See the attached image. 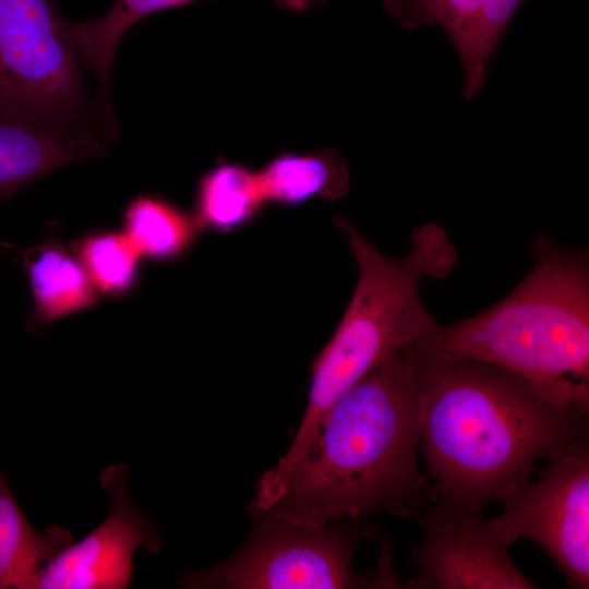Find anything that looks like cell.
<instances>
[{
	"mask_svg": "<svg viewBox=\"0 0 589 589\" xmlns=\"http://www.w3.org/2000/svg\"><path fill=\"white\" fill-rule=\"evenodd\" d=\"M408 358L434 497L482 510L530 479L539 461L588 437V411L553 402L506 369L468 359Z\"/></svg>",
	"mask_w": 589,
	"mask_h": 589,
	"instance_id": "obj_1",
	"label": "cell"
},
{
	"mask_svg": "<svg viewBox=\"0 0 589 589\" xmlns=\"http://www.w3.org/2000/svg\"><path fill=\"white\" fill-rule=\"evenodd\" d=\"M421 398L404 349L330 407L303 456L254 516L317 526L376 512L408 517L434 500L420 471Z\"/></svg>",
	"mask_w": 589,
	"mask_h": 589,
	"instance_id": "obj_2",
	"label": "cell"
},
{
	"mask_svg": "<svg viewBox=\"0 0 589 589\" xmlns=\"http://www.w3.org/2000/svg\"><path fill=\"white\" fill-rule=\"evenodd\" d=\"M533 263L501 301L438 325L405 348L410 358L488 362L533 384L561 406L589 410V254L545 232L530 243Z\"/></svg>",
	"mask_w": 589,
	"mask_h": 589,
	"instance_id": "obj_3",
	"label": "cell"
},
{
	"mask_svg": "<svg viewBox=\"0 0 589 589\" xmlns=\"http://www.w3.org/2000/svg\"><path fill=\"white\" fill-rule=\"evenodd\" d=\"M358 265V280L330 340L312 365L305 412L287 452L265 472L279 483L303 456L330 407L377 364L434 330L440 324L424 306L420 284L444 279L458 251L437 224L411 231V251L390 259L344 217L334 219Z\"/></svg>",
	"mask_w": 589,
	"mask_h": 589,
	"instance_id": "obj_4",
	"label": "cell"
},
{
	"mask_svg": "<svg viewBox=\"0 0 589 589\" xmlns=\"http://www.w3.org/2000/svg\"><path fill=\"white\" fill-rule=\"evenodd\" d=\"M244 545L221 563L184 570L189 589H351L402 588L383 561L374 574L357 573L352 561L362 541L374 540L377 526L363 519L317 526L255 516Z\"/></svg>",
	"mask_w": 589,
	"mask_h": 589,
	"instance_id": "obj_5",
	"label": "cell"
},
{
	"mask_svg": "<svg viewBox=\"0 0 589 589\" xmlns=\"http://www.w3.org/2000/svg\"><path fill=\"white\" fill-rule=\"evenodd\" d=\"M79 61L53 0H0V117L49 128L75 118L85 105Z\"/></svg>",
	"mask_w": 589,
	"mask_h": 589,
	"instance_id": "obj_6",
	"label": "cell"
},
{
	"mask_svg": "<svg viewBox=\"0 0 589 589\" xmlns=\"http://www.w3.org/2000/svg\"><path fill=\"white\" fill-rule=\"evenodd\" d=\"M504 512L490 519L508 546L529 539L544 550L567 585L589 587V447L575 441L548 459L536 480L503 494Z\"/></svg>",
	"mask_w": 589,
	"mask_h": 589,
	"instance_id": "obj_7",
	"label": "cell"
},
{
	"mask_svg": "<svg viewBox=\"0 0 589 589\" xmlns=\"http://www.w3.org/2000/svg\"><path fill=\"white\" fill-rule=\"evenodd\" d=\"M411 519L423 531L411 549L418 574L408 589H536L515 565L508 545L493 530L482 510L467 508L445 498L416 510Z\"/></svg>",
	"mask_w": 589,
	"mask_h": 589,
	"instance_id": "obj_8",
	"label": "cell"
},
{
	"mask_svg": "<svg viewBox=\"0 0 589 589\" xmlns=\"http://www.w3.org/2000/svg\"><path fill=\"white\" fill-rule=\"evenodd\" d=\"M130 474L125 464H113L100 471V484L111 498L108 516L82 540L69 543L46 563L35 589L128 588L136 550L161 551L163 540L156 527L131 502Z\"/></svg>",
	"mask_w": 589,
	"mask_h": 589,
	"instance_id": "obj_9",
	"label": "cell"
},
{
	"mask_svg": "<svg viewBox=\"0 0 589 589\" xmlns=\"http://www.w3.org/2000/svg\"><path fill=\"white\" fill-rule=\"evenodd\" d=\"M105 153L89 133L0 117V200L55 170Z\"/></svg>",
	"mask_w": 589,
	"mask_h": 589,
	"instance_id": "obj_10",
	"label": "cell"
},
{
	"mask_svg": "<svg viewBox=\"0 0 589 589\" xmlns=\"http://www.w3.org/2000/svg\"><path fill=\"white\" fill-rule=\"evenodd\" d=\"M22 264L33 298L29 329H39L98 302L99 294L71 245L51 237L25 249Z\"/></svg>",
	"mask_w": 589,
	"mask_h": 589,
	"instance_id": "obj_11",
	"label": "cell"
},
{
	"mask_svg": "<svg viewBox=\"0 0 589 589\" xmlns=\"http://www.w3.org/2000/svg\"><path fill=\"white\" fill-rule=\"evenodd\" d=\"M192 1L195 0H117L111 9L98 20L69 22V32L79 59L94 73L99 84L105 125L116 122L110 106V76L115 56L123 35L134 23L148 14ZM275 1L281 8L302 12L317 0Z\"/></svg>",
	"mask_w": 589,
	"mask_h": 589,
	"instance_id": "obj_12",
	"label": "cell"
},
{
	"mask_svg": "<svg viewBox=\"0 0 589 589\" xmlns=\"http://www.w3.org/2000/svg\"><path fill=\"white\" fill-rule=\"evenodd\" d=\"M71 542L59 526L32 527L0 468V589H35L43 566Z\"/></svg>",
	"mask_w": 589,
	"mask_h": 589,
	"instance_id": "obj_13",
	"label": "cell"
},
{
	"mask_svg": "<svg viewBox=\"0 0 589 589\" xmlns=\"http://www.w3.org/2000/svg\"><path fill=\"white\" fill-rule=\"evenodd\" d=\"M257 178L266 202L284 205H298L314 196L334 201L345 195L349 185L348 166L332 149L281 154L259 171Z\"/></svg>",
	"mask_w": 589,
	"mask_h": 589,
	"instance_id": "obj_14",
	"label": "cell"
},
{
	"mask_svg": "<svg viewBox=\"0 0 589 589\" xmlns=\"http://www.w3.org/2000/svg\"><path fill=\"white\" fill-rule=\"evenodd\" d=\"M122 229L142 259L158 263L183 256L201 232L193 215L151 194L129 202L122 214Z\"/></svg>",
	"mask_w": 589,
	"mask_h": 589,
	"instance_id": "obj_15",
	"label": "cell"
},
{
	"mask_svg": "<svg viewBox=\"0 0 589 589\" xmlns=\"http://www.w3.org/2000/svg\"><path fill=\"white\" fill-rule=\"evenodd\" d=\"M265 202L257 172L223 163L200 178L193 217L201 231L225 233L248 224Z\"/></svg>",
	"mask_w": 589,
	"mask_h": 589,
	"instance_id": "obj_16",
	"label": "cell"
},
{
	"mask_svg": "<svg viewBox=\"0 0 589 589\" xmlns=\"http://www.w3.org/2000/svg\"><path fill=\"white\" fill-rule=\"evenodd\" d=\"M99 296L118 299L132 293L141 275V255L123 232L92 230L71 243Z\"/></svg>",
	"mask_w": 589,
	"mask_h": 589,
	"instance_id": "obj_17",
	"label": "cell"
},
{
	"mask_svg": "<svg viewBox=\"0 0 589 589\" xmlns=\"http://www.w3.org/2000/svg\"><path fill=\"white\" fill-rule=\"evenodd\" d=\"M521 0H483L477 17L456 47L464 69L462 95L472 98L483 84L485 69L506 24Z\"/></svg>",
	"mask_w": 589,
	"mask_h": 589,
	"instance_id": "obj_18",
	"label": "cell"
},
{
	"mask_svg": "<svg viewBox=\"0 0 589 589\" xmlns=\"http://www.w3.org/2000/svg\"><path fill=\"white\" fill-rule=\"evenodd\" d=\"M483 0H386V11L408 28L438 24L455 48L470 31Z\"/></svg>",
	"mask_w": 589,
	"mask_h": 589,
	"instance_id": "obj_19",
	"label": "cell"
},
{
	"mask_svg": "<svg viewBox=\"0 0 589 589\" xmlns=\"http://www.w3.org/2000/svg\"><path fill=\"white\" fill-rule=\"evenodd\" d=\"M2 249H9V250H14L16 249L14 245L10 244V243H7V242H1L0 241V253Z\"/></svg>",
	"mask_w": 589,
	"mask_h": 589,
	"instance_id": "obj_20",
	"label": "cell"
}]
</instances>
